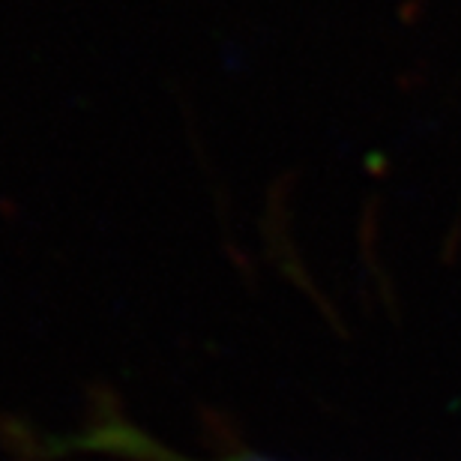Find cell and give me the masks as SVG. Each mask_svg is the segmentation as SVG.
<instances>
[{
    "mask_svg": "<svg viewBox=\"0 0 461 461\" xmlns=\"http://www.w3.org/2000/svg\"><path fill=\"white\" fill-rule=\"evenodd\" d=\"M63 453L69 449H81V453H105V456H120V458H132V461H192L186 456L174 453V449L162 447L159 440L147 438L141 429L129 426L120 417H103L94 426L85 429V435L58 440L54 444ZM216 461H270L255 453H228Z\"/></svg>",
    "mask_w": 461,
    "mask_h": 461,
    "instance_id": "obj_1",
    "label": "cell"
}]
</instances>
